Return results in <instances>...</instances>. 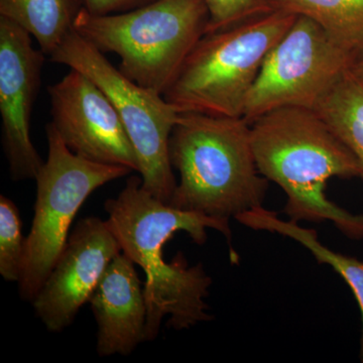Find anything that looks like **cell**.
<instances>
[{
  "instance_id": "4",
  "label": "cell",
  "mask_w": 363,
  "mask_h": 363,
  "mask_svg": "<svg viewBox=\"0 0 363 363\" xmlns=\"http://www.w3.org/2000/svg\"><path fill=\"white\" fill-rule=\"evenodd\" d=\"M208 21L204 0H156L109 16L82 9L74 30L104 54L117 55L126 77L164 95L206 33Z\"/></svg>"
},
{
  "instance_id": "10",
  "label": "cell",
  "mask_w": 363,
  "mask_h": 363,
  "mask_svg": "<svg viewBox=\"0 0 363 363\" xmlns=\"http://www.w3.org/2000/svg\"><path fill=\"white\" fill-rule=\"evenodd\" d=\"M45 55L32 35L0 16V114L2 145L13 181L35 180L44 162L30 138V117Z\"/></svg>"
},
{
  "instance_id": "1",
  "label": "cell",
  "mask_w": 363,
  "mask_h": 363,
  "mask_svg": "<svg viewBox=\"0 0 363 363\" xmlns=\"http://www.w3.org/2000/svg\"><path fill=\"white\" fill-rule=\"evenodd\" d=\"M104 208L108 214L107 223L121 252L145 272V342L159 336L166 316L167 326L175 330L190 329L211 320L205 298L209 295L212 279L201 264L189 266L181 253L167 262L164 247L180 231L187 233L196 245H203L207 240V228H211L225 236L230 259L238 262L229 222L166 204L147 192L142 178L136 176L130 177L123 190L116 198L107 200Z\"/></svg>"
},
{
  "instance_id": "21",
  "label": "cell",
  "mask_w": 363,
  "mask_h": 363,
  "mask_svg": "<svg viewBox=\"0 0 363 363\" xmlns=\"http://www.w3.org/2000/svg\"><path fill=\"white\" fill-rule=\"evenodd\" d=\"M357 77H358V76H357ZM362 80L363 81V79H362Z\"/></svg>"
},
{
  "instance_id": "15",
  "label": "cell",
  "mask_w": 363,
  "mask_h": 363,
  "mask_svg": "<svg viewBox=\"0 0 363 363\" xmlns=\"http://www.w3.org/2000/svg\"><path fill=\"white\" fill-rule=\"evenodd\" d=\"M276 11L311 18L336 44L363 60V0H274Z\"/></svg>"
},
{
  "instance_id": "16",
  "label": "cell",
  "mask_w": 363,
  "mask_h": 363,
  "mask_svg": "<svg viewBox=\"0 0 363 363\" xmlns=\"http://www.w3.org/2000/svg\"><path fill=\"white\" fill-rule=\"evenodd\" d=\"M316 111L357 159L363 180V81L351 70L318 105Z\"/></svg>"
},
{
  "instance_id": "5",
  "label": "cell",
  "mask_w": 363,
  "mask_h": 363,
  "mask_svg": "<svg viewBox=\"0 0 363 363\" xmlns=\"http://www.w3.org/2000/svg\"><path fill=\"white\" fill-rule=\"evenodd\" d=\"M297 18L276 11L205 33L164 97L180 113L243 117L264 60Z\"/></svg>"
},
{
  "instance_id": "13",
  "label": "cell",
  "mask_w": 363,
  "mask_h": 363,
  "mask_svg": "<svg viewBox=\"0 0 363 363\" xmlns=\"http://www.w3.org/2000/svg\"><path fill=\"white\" fill-rule=\"evenodd\" d=\"M236 220L253 230L278 233L297 241L312 253L319 264L331 267L344 279L352 291L362 314L360 360L363 363V262L334 252L319 240L314 229L302 227L298 222L283 220L279 218L276 212L269 211L264 206L240 215Z\"/></svg>"
},
{
  "instance_id": "14",
  "label": "cell",
  "mask_w": 363,
  "mask_h": 363,
  "mask_svg": "<svg viewBox=\"0 0 363 363\" xmlns=\"http://www.w3.org/2000/svg\"><path fill=\"white\" fill-rule=\"evenodd\" d=\"M81 11L78 0H0V16L30 33L48 56L73 32Z\"/></svg>"
},
{
  "instance_id": "20",
  "label": "cell",
  "mask_w": 363,
  "mask_h": 363,
  "mask_svg": "<svg viewBox=\"0 0 363 363\" xmlns=\"http://www.w3.org/2000/svg\"><path fill=\"white\" fill-rule=\"evenodd\" d=\"M353 72H354L355 75L358 76V77L363 79V60L355 65L354 68H353Z\"/></svg>"
},
{
  "instance_id": "12",
  "label": "cell",
  "mask_w": 363,
  "mask_h": 363,
  "mask_svg": "<svg viewBox=\"0 0 363 363\" xmlns=\"http://www.w3.org/2000/svg\"><path fill=\"white\" fill-rule=\"evenodd\" d=\"M98 326L99 357L128 355L145 341L147 307L135 262L125 253L114 257L89 300Z\"/></svg>"
},
{
  "instance_id": "2",
  "label": "cell",
  "mask_w": 363,
  "mask_h": 363,
  "mask_svg": "<svg viewBox=\"0 0 363 363\" xmlns=\"http://www.w3.org/2000/svg\"><path fill=\"white\" fill-rule=\"evenodd\" d=\"M257 169L283 189L291 221H330L350 240H363V214H353L327 197L332 178L359 177L357 159L314 109H274L250 123Z\"/></svg>"
},
{
  "instance_id": "11",
  "label": "cell",
  "mask_w": 363,
  "mask_h": 363,
  "mask_svg": "<svg viewBox=\"0 0 363 363\" xmlns=\"http://www.w3.org/2000/svg\"><path fill=\"white\" fill-rule=\"evenodd\" d=\"M121 245L107 221L88 217L78 222L47 281L33 300L35 315L51 332L70 326Z\"/></svg>"
},
{
  "instance_id": "9",
  "label": "cell",
  "mask_w": 363,
  "mask_h": 363,
  "mask_svg": "<svg viewBox=\"0 0 363 363\" xmlns=\"http://www.w3.org/2000/svg\"><path fill=\"white\" fill-rule=\"evenodd\" d=\"M51 123L74 154L138 173V162L111 100L84 73L71 69L49 86Z\"/></svg>"
},
{
  "instance_id": "19",
  "label": "cell",
  "mask_w": 363,
  "mask_h": 363,
  "mask_svg": "<svg viewBox=\"0 0 363 363\" xmlns=\"http://www.w3.org/2000/svg\"><path fill=\"white\" fill-rule=\"evenodd\" d=\"M156 0H78L82 9L92 16L128 13Z\"/></svg>"
},
{
  "instance_id": "18",
  "label": "cell",
  "mask_w": 363,
  "mask_h": 363,
  "mask_svg": "<svg viewBox=\"0 0 363 363\" xmlns=\"http://www.w3.org/2000/svg\"><path fill=\"white\" fill-rule=\"evenodd\" d=\"M209 21L207 32L233 28L276 11L274 0H204Z\"/></svg>"
},
{
  "instance_id": "8",
  "label": "cell",
  "mask_w": 363,
  "mask_h": 363,
  "mask_svg": "<svg viewBox=\"0 0 363 363\" xmlns=\"http://www.w3.org/2000/svg\"><path fill=\"white\" fill-rule=\"evenodd\" d=\"M358 63L311 18L298 16L264 60L245 105V117L281 107L316 111L324 97Z\"/></svg>"
},
{
  "instance_id": "3",
  "label": "cell",
  "mask_w": 363,
  "mask_h": 363,
  "mask_svg": "<svg viewBox=\"0 0 363 363\" xmlns=\"http://www.w3.org/2000/svg\"><path fill=\"white\" fill-rule=\"evenodd\" d=\"M169 152L180 177L171 206L230 222L264 205L269 181L257 169L245 117L183 112Z\"/></svg>"
},
{
  "instance_id": "6",
  "label": "cell",
  "mask_w": 363,
  "mask_h": 363,
  "mask_svg": "<svg viewBox=\"0 0 363 363\" xmlns=\"http://www.w3.org/2000/svg\"><path fill=\"white\" fill-rule=\"evenodd\" d=\"M50 58L54 63L82 72L104 91L135 149L143 188L157 199L171 204L177 182L169 143L180 112L164 95L123 75L104 52L75 30L67 35Z\"/></svg>"
},
{
  "instance_id": "7",
  "label": "cell",
  "mask_w": 363,
  "mask_h": 363,
  "mask_svg": "<svg viewBox=\"0 0 363 363\" xmlns=\"http://www.w3.org/2000/svg\"><path fill=\"white\" fill-rule=\"evenodd\" d=\"M49 155L37 178V199L18 286L33 302L68 241L72 222L88 197L109 182L130 174L123 166L99 164L68 149L51 123L45 126Z\"/></svg>"
},
{
  "instance_id": "17",
  "label": "cell",
  "mask_w": 363,
  "mask_h": 363,
  "mask_svg": "<svg viewBox=\"0 0 363 363\" xmlns=\"http://www.w3.org/2000/svg\"><path fill=\"white\" fill-rule=\"evenodd\" d=\"M18 208L11 199L0 197V274L7 281H20L26 255Z\"/></svg>"
}]
</instances>
